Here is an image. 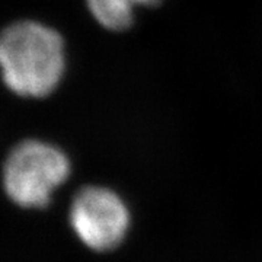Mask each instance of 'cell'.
<instances>
[{"label":"cell","mask_w":262,"mask_h":262,"mask_svg":"<svg viewBox=\"0 0 262 262\" xmlns=\"http://www.w3.org/2000/svg\"><path fill=\"white\" fill-rule=\"evenodd\" d=\"M66 153L41 140H24L9 150L2 166L3 192L15 206L44 210L70 177Z\"/></svg>","instance_id":"cell-2"},{"label":"cell","mask_w":262,"mask_h":262,"mask_svg":"<svg viewBox=\"0 0 262 262\" xmlns=\"http://www.w3.org/2000/svg\"><path fill=\"white\" fill-rule=\"evenodd\" d=\"M69 223L86 248L95 252H111L128 233L131 213L121 195L111 188L86 185L73 195Z\"/></svg>","instance_id":"cell-3"},{"label":"cell","mask_w":262,"mask_h":262,"mask_svg":"<svg viewBox=\"0 0 262 262\" xmlns=\"http://www.w3.org/2000/svg\"><path fill=\"white\" fill-rule=\"evenodd\" d=\"M64 67V41L56 29L19 20L0 31V76L13 94L47 96L60 83Z\"/></svg>","instance_id":"cell-1"},{"label":"cell","mask_w":262,"mask_h":262,"mask_svg":"<svg viewBox=\"0 0 262 262\" xmlns=\"http://www.w3.org/2000/svg\"><path fill=\"white\" fill-rule=\"evenodd\" d=\"M94 18L106 29L122 31L133 24L137 6H153L159 0H86Z\"/></svg>","instance_id":"cell-4"}]
</instances>
